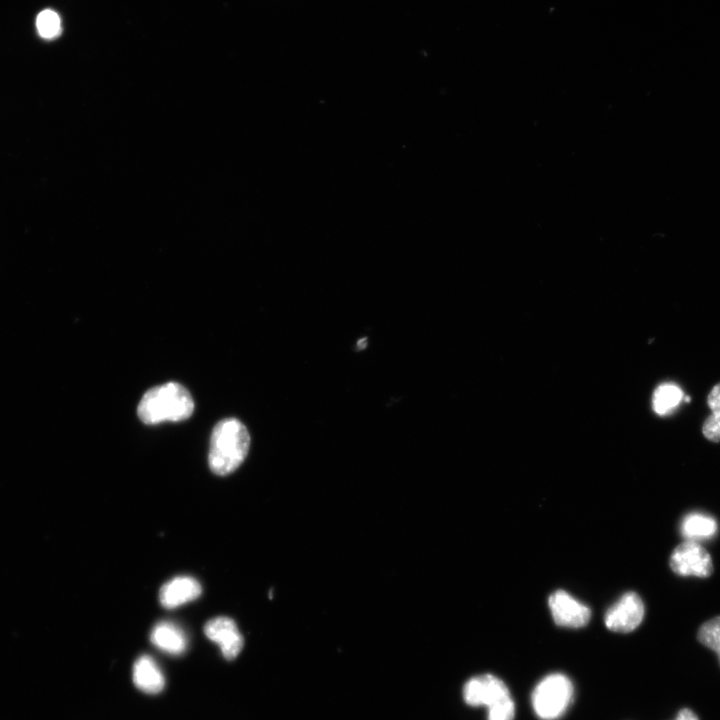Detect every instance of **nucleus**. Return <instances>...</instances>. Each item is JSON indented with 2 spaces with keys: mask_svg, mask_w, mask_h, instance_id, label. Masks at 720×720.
Masks as SVG:
<instances>
[{
  "mask_svg": "<svg viewBox=\"0 0 720 720\" xmlns=\"http://www.w3.org/2000/svg\"><path fill=\"white\" fill-rule=\"evenodd\" d=\"M707 405L712 414L705 419L702 433L707 440L717 443L720 442V382L708 394Z\"/></svg>",
  "mask_w": 720,
  "mask_h": 720,
  "instance_id": "14",
  "label": "nucleus"
},
{
  "mask_svg": "<svg viewBox=\"0 0 720 720\" xmlns=\"http://www.w3.org/2000/svg\"><path fill=\"white\" fill-rule=\"evenodd\" d=\"M151 641L159 649L170 654H181L186 647L183 632L169 622H160L153 628Z\"/></svg>",
  "mask_w": 720,
  "mask_h": 720,
  "instance_id": "12",
  "label": "nucleus"
},
{
  "mask_svg": "<svg viewBox=\"0 0 720 720\" xmlns=\"http://www.w3.org/2000/svg\"><path fill=\"white\" fill-rule=\"evenodd\" d=\"M645 607L641 597L633 591L623 594L611 605L604 616L606 627L619 633L635 630L642 622Z\"/></svg>",
  "mask_w": 720,
  "mask_h": 720,
  "instance_id": "6",
  "label": "nucleus"
},
{
  "mask_svg": "<svg viewBox=\"0 0 720 720\" xmlns=\"http://www.w3.org/2000/svg\"><path fill=\"white\" fill-rule=\"evenodd\" d=\"M675 720H699L698 716L689 708L678 711Z\"/></svg>",
  "mask_w": 720,
  "mask_h": 720,
  "instance_id": "17",
  "label": "nucleus"
},
{
  "mask_svg": "<svg viewBox=\"0 0 720 720\" xmlns=\"http://www.w3.org/2000/svg\"><path fill=\"white\" fill-rule=\"evenodd\" d=\"M250 446L248 430L236 418L219 421L213 428L209 446V467L213 473L225 476L234 472L244 461Z\"/></svg>",
  "mask_w": 720,
  "mask_h": 720,
  "instance_id": "1",
  "label": "nucleus"
},
{
  "mask_svg": "<svg viewBox=\"0 0 720 720\" xmlns=\"http://www.w3.org/2000/svg\"><path fill=\"white\" fill-rule=\"evenodd\" d=\"M683 398L681 388L672 383L659 385L652 396V407L658 415H665L676 408Z\"/></svg>",
  "mask_w": 720,
  "mask_h": 720,
  "instance_id": "13",
  "label": "nucleus"
},
{
  "mask_svg": "<svg viewBox=\"0 0 720 720\" xmlns=\"http://www.w3.org/2000/svg\"><path fill=\"white\" fill-rule=\"evenodd\" d=\"M464 701L473 707L484 706L487 720H514L515 704L503 680L493 674L470 678L463 687Z\"/></svg>",
  "mask_w": 720,
  "mask_h": 720,
  "instance_id": "3",
  "label": "nucleus"
},
{
  "mask_svg": "<svg viewBox=\"0 0 720 720\" xmlns=\"http://www.w3.org/2000/svg\"><path fill=\"white\" fill-rule=\"evenodd\" d=\"M36 28L39 36L43 39L57 38L62 32L59 15L51 9L42 10L36 17Z\"/></svg>",
  "mask_w": 720,
  "mask_h": 720,
  "instance_id": "16",
  "label": "nucleus"
},
{
  "mask_svg": "<svg viewBox=\"0 0 720 720\" xmlns=\"http://www.w3.org/2000/svg\"><path fill=\"white\" fill-rule=\"evenodd\" d=\"M574 698L570 678L559 672L543 677L531 693V706L540 720H558L568 710Z\"/></svg>",
  "mask_w": 720,
  "mask_h": 720,
  "instance_id": "4",
  "label": "nucleus"
},
{
  "mask_svg": "<svg viewBox=\"0 0 720 720\" xmlns=\"http://www.w3.org/2000/svg\"><path fill=\"white\" fill-rule=\"evenodd\" d=\"M205 635L219 644L223 656L234 659L242 650L244 640L235 622L225 616L209 620L204 626Z\"/></svg>",
  "mask_w": 720,
  "mask_h": 720,
  "instance_id": "8",
  "label": "nucleus"
},
{
  "mask_svg": "<svg viewBox=\"0 0 720 720\" xmlns=\"http://www.w3.org/2000/svg\"><path fill=\"white\" fill-rule=\"evenodd\" d=\"M366 344H367V343H366V338H363V339H361V340L358 342V347H359L360 349H362V348H364V347L366 346Z\"/></svg>",
  "mask_w": 720,
  "mask_h": 720,
  "instance_id": "18",
  "label": "nucleus"
},
{
  "mask_svg": "<svg viewBox=\"0 0 720 720\" xmlns=\"http://www.w3.org/2000/svg\"><path fill=\"white\" fill-rule=\"evenodd\" d=\"M697 640L716 653L720 664V615L707 620L699 627Z\"/></svg>",
  "mask_w": 720,
  "mask_h": 720,
  "instance_id": "15",
  "label": "nucleus"
},
{
  "mask_svg": "<svg viewBox=\"0 0 720 720\" xmlns=\"http://www.w3.org/2000/svg\"><path fill=\"white\" fill-rule=\"evenodd\" d=\"M193 410L194 402L190 392L179 383L168 382L149 389L143 395L137 414L143 423L157 424L186 420Z\"/></svg>",
  "mask_w": 720,
  "mask_h": 720,
  "instance_id": "2",
  "label": "nucleus"
},
{
  "mask_svg": "<svg viewBox=\"0 0 720 720\" xmlns=\"http://www.w3.org/2000/svg\"><path fill=\"white\" fill-rule=\"evenodd\" d=\"M201 585L189 576H179L165 583L159 593L160 603L165 608H175L199 597Z\"/></svg>",
  "mask_w": 720,
  "mask_h": 720,
  "instance_id": "9",
  "label": "nucleus"
},
{
  "mask_svg": "<svg viewBox=\"0 0 720 720\" xmlns=\"http://www.w3.org/2000/svg\"><path fill=\"white\" fill-rule=\"evenodd\" d=\"M554 622L561 627L580 628L588 624L591 611L564 590L554 591L548 598Z\"/></svg>",
  "mask_w": 720,
  "mask_h": 720,
  "instance_id": "7",
  "label": "nucleus"
},
{
  "mask_svg": "<svg viewBox=\"0 0 720 720\" xmlns=\"http://www.w3.org/2000/svg\"><path fill=\"white\" fill-rule=\"evenodd\" d=\"M133 680L135 685L149 694L159 693L164 687V677L149 656H141L134 665Z\"/></svg>",
  "mask_w": 720,
  "mask_h": 720,
  "instance_id": "10",
  "label": "nucleus"
},
{
  "mask_svg": "<svg viewBox=\"0 0 720 720\" xmlns=\"http://www.w3.org/2000/svg\"><path fill=\"white\" fill-rule=\"evenodd\" d=\"M671 570L683 577L707 578L714 566L709 552L696 541L686 540L676 546L669 558Z\"/></svg>",
  "mask_w": 720,
  "mask_h": 720,
  "instance_id": "5",
  "label": "nucleus"
},
{
  "mask_svg": "<svg viewBox=\"0 0 720 720\" xmlns=\"http://www.w3.org/2000/svg\"><path fill=\"white\" fill-rule=\"evenodd\" d=\"M718 530L716 520L706 514L692 512L684 516L680 524L681 535L689 541L712 538Z\"/></svg>",
  "mask_w": 720,
  "mask_h": 720,
  "instance_id": "11",
  "label": "nucleus"
}]
</instances>
